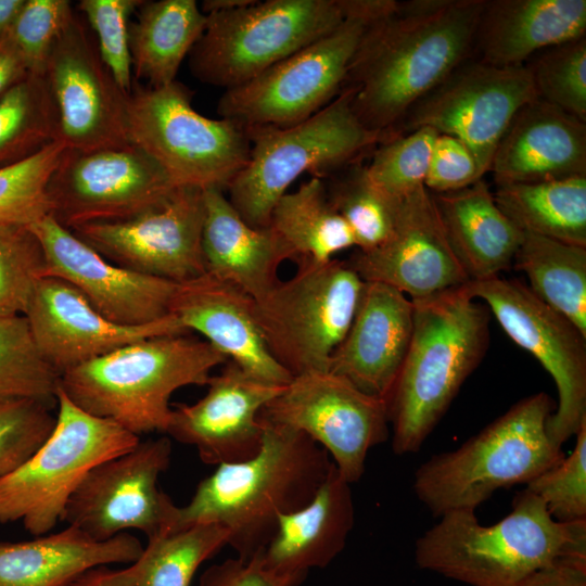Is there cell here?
I'll return each instance as SVG.
<instances>
[{"label":"cell","mask_w":586,"mask_h":586,"mask_svg":"<svg viewBox=\"0 0 586 586\" xmlns=\"http://www.w3.org/2000/svg\"><path fill=\"white\" fill-rule=\"evenodd\" d=\"M485 1H395L369 24L345 84L366 128L388 139L418 101L472 58Z\"/></svg>","instance_id":"6da1fadb"},{"label":"cell","mask_w":586,"mask_h":586,"mask_svg":"<svg viewBox=\"0 0 586 586\" xmlns=\"http://www.w3.org/2000/svg\"><path fill=\"white\" fill-rule=\"evenodd\" d=\"M260 423L257 454L218 464L186 506H173L161 533L218 524L229 532L228 545L237 558L249 561L264 551L281 514L310 501L333 466L330 456L304 433Z\"/></svg>","instance_id":"7a4b0ae2"},{"label":"cell","mask_w":586,"mask_h":586,"mask_svg":"<svg viewBox=\"0 0 586 586\" xmlns=\"http://www.w3.org/2000/svg\"><path fill=\"white\" fill-rule=\"evenodd\" d=\"M411 302L410 344L384 398L396 455L419 451L482 361L489 340V310L463 286Z\"/></svg>","instance_id":"3957f363"},{"label":"cell","mask_w":586,"mask_h":586,"mask_svg":"<svg viewBox=\"0 0 586 586\" xmlns=\"http://www.w3.org/2000/svg\"><path fill=\"white\" fill-rule=\"evenodd\" d=\"M440 518L416 540V564L469 586H517L559 559L586 557V520L556 521L526 488L493 525H482L470 510Z\"/></svg>","instance_id":"277c9868"},{"label":"cell","mask_w":586,"mask_h":586,"mask_svg":"<svg viewBox=\"0 0 586 586\" xmlns=\"http://www.w3.org/2000/svg\"><path fill=\"white\" fill-rule=\"evenodd\" d=\"M229 359L189 333L144 339L119 347L60 377L59 388L84 411L113 420L140 437L165 434L171 395L206 385L212 370Z\"/></svg>","instance_id":"5b68a950"},{"label":"cell","mask_w":586,"mask_h":586,"mask_svg":"<svg viewBox=\"0 0 586 586\" xmlns=\"http://www.w3.org/2000/svg\"><path fill=\"white\" fill-rule=\"evenodd\" d=\"M552 409L546 393L527 396L460 447L433 455L415 473L416 496L440 518L475 511L496 491L527 484L565 456L547 434Z\"/></svg>","instance_id":"8992f818"},{"label":"cell","mask_w":586,"mask_h":586,"mask_svg":"<svg viewBox=\"0 0 586 586\" xmlns=\"http://www.w3.org/2000/svg\"><path fill=\"white\" fill-rule=\"evenodd\" d=\"M353 90L344 87L309 118L286 127L246 126L249 161L227 188L228 200L252 227H269L270 214L303 174L324 178L362 161L384 141L366 128L352 107Z\"/></svg>","instance_id":"52a82bcc"},{"label":"cell","mask_w":586,"mask_h":586,"mask_svg":"<svg viewBox=\"0 0 586 586\" xmlns=\"http://www.w3.org/2000/svg\"><path fill=\"white\" fill-rule=\"evenodd\" d=\"M130 143L152 157L177 186L226 191L249 161L247 127L209 118L192 106L180 81L163 87L132 85L126 99Z\"/></svg>","instance_id":"ba28073f"},{"label":"cell","mask_w":586,"mask_h":586,"mask_svg":"<svg viewBox=\"0 0 586 586\" xmlns=\"http://www.w3.org/2000/svg\"><path fill=\"white\" fill-rule=\"evenodd\" d=\"M347 0H254L206 14L189 53L192 75L225 90L241 86L335 29Z\"/></svg>","instance_id":"9c48e42d"},{"label":"cell","mask_w":586,"mask_h":586,"mask_svg":"<svg viewBox=\"0 0 586 586\" xmlns=\"http://www.w3.org/2000/svg\"><path fill=\"white\" fill-rule=\"evenodd\" d=\"M394 2L347 0V15L331 33L250 81L225 90L218 115L244 126L286 127L309 118L344 89L369 24Z\"/></svg>","instance_id":"30bf717a"},{"label":"cell","mask_w":586,"mask_h":586,"mask_svg":"<svg viewBox=\"0 0 586 586\" xmlns=\"http://www.w3.org/2000/svg\"><path fill=\"white\" fill-rule=\"evenodd\" d=\"M55 424L42 445L0 479V523L22 522L34 536L52 531L97 464L135 447L140 437L113 420L92 416L58 388Z\"/></svg>","instance_id":"8fae6325"},{"label":"cell","mask_w":586,"mask_h":586,"mask_svg":"<svg viewBox=\"0 0 586 586\" xmlns=\"http://www.w3.org/2000/svg\"><path fill=\"white\" fill-rule=\"evenodd\" d=\"M296 264L291 278L279 280L254 300L255 320L266 346L292 377L329 371L365 285L347 260L300 259Z\"/></svg>","instance_id":"7c38bea8"},{"label":"cell","mask_w":586,"mask_h":586,"mask_svg":"<svg viewBox=\"0 0 586 586\" xmlns=\"http://www.w3.org/2000/svg\"><path fill=\"white\" fill-rule=\"evenodd\" d=\"M258 419L307 435L349 484L361 479L369 450L388 438L385 400L331 371L292 377Z\"/></svg>","instance_id":"4fadbf2b"},{"label":"cell","mask_w":586,"mask_h":586,"mask_svg":"<svg viewBox=\"0 0 586 586\" xmlns=\"http://www.w3.org/2000/svg\"><path fill=\"white\" fill-rule=\"evenodd\" d=\"M463 288L472 298L485 302L508 336L553 379L559 399L547 434L561 447L586 422V336L518 280L497 276L469 281Z\"/></svg>","instance_id":"5bb4252c"},{"label":"cell","mask_w":586,"mask_h":586,"mask_svg":"<svg viewBox=\"0 0 586 586\" xmlns=\"http://www.w3.org/2000/svg\"><path fill=\"white\" fill-rule=\"evenodd\" d=\"M536 98L525 64L497 67L470 58L418 101L388 139L422 127L454 136L471 150L484 177L513 116Z\"/></svg>","instance_id":"9a60e30c"},{"label":"cell","mask_w":586,"mask_h":586,"mask_svg":"<svg viewBox=\"0 0 586 586\" xmlns=\"http://www.w3.org/2000/svg\"><path fill=\"white\" fill-rule=\"evenodd\" d=\"M177 186L132 143L65 149L47 187L49 215L67 229L118 221L161 202Z\"/></svg>","instance_id":"2e32d148"},{"label":"cell","mask_w":586,"mask_h":586,"mask_svg":"<svg viewBox=\"0 0 586 586\" xmlns=\"http://www.w3.org/2000/svg\"><path fill=\"white\" fill-rule=\"evenodd\" d=\"M204 216L203 190L180 186L135 217L84 224L71 230L115 265L181 283L206 272Z\"/></svg>","instance_id":"e0dca14e"},{"label":"cell","mask_w":586,"mask_h":586,"mask_svg":"<svg viewBox=\"0 0 586 586\" xmlns=\"http://www.w3.org/2000/svg\"><path fill=\"white\" fill-rule=\"evenodd\" d=\"M167 436L140 441L128 451L93 467L71 496L62 521L94 540L128 530L160 534L175 505L157 486L170 464Z\"/></svg>","instance_id":"ac0fdd59"},{"label":"cell","mask_w":586,"mask_h":586,"mask_svg":"<svg viewBox=\"0 0 586 586\" xmlns=\"http://www.w3.org/2000/svg\"><path fill=\"white\" fill-rule=\"evenodd\" d=\"M58 113V140L89 151L129 143L124 92L101 59L93 34L75 13L53 43L42 73Z\"/></svg>","instance_id":"d6986e66"},{"label":"cell","mask_w":586,"mask_h":586,"mask_svg":"<svg viewBox=\"0 0 586 586\" xmlns=\"http://www.w3.org/2000/svg\"><path fill=\"white\" fill-rule=\"evenodd\" d=\"M29 227L42 246L46 276L75 286L109 320L142 326L170 315L178 283L113 264L50 215Z\"/></svg>","instance_id":"ffe728a7"},{"label":"cell","mask_w":586,"mask_h":586,"mask_svg":"<svg viewBox=\"0 0 586 586\" xmlns=\"http://www.w3.org/2000/svg\"><path fill=\"white\" fill-rule=\"evenodd\" d=\"M364 281L387 284L411 301L463 286L470 280L443 229L431 192L422 187L400 201L390 237L347 259Z\"/></svg>","instance_id":"44dd1931"},{"label":"cell","mask_w":586,"mask_h":586,"mask_svg":"<svg viewBox=\"0 0 586 586\" xmlns=\"http://www.w3.org/2000/svg\"><path fill=\"white\" fill-rule=\"evenodd\" d=\"M24 316L40 354L60 375L133 342L189 333L173 314L142 326L115 323L75 286L51 276L37 282Z\"/></svg>","instance_id":"7402d4cb"},{"label":"cell","mask_w":586,"mask_h":586,"mask_svg":"<svg viewBox=\"0 0 586 586\" xmlns=\"http://www.w3.org/2000/svg\"><path fill=\"white\" fill-rule=\"evenodd\" d=\"M209 378L205 395L193 404H176L165 435L196 448L207 464L253 457L260 448L262 408L284 385L258 380L228 360Z\"/></svg>","instance_id":"603a6c76"},{"label":"cell","mask_w":586,"mask_h":586,"mask_svg":"<svg viewBox=\"0 0 586 586\" xmlns=\"http://www.w3.org/2000/svg\"><path fill=\"white\" fill-rule=\"evenodd\" d=\"M412 329L411 300L387 284L365 281L355 316L333 352L329 371L384 399L402 368Z\"/></svg>","instance_id":"cb8c5ba5"},{"label":"cell","mask_w":586,"mask_h":586,"mask_svg":"<svg viewBox=\"0 0 586 586\" xmlns=\"http://www.w3.org/2000/svg\"><path fill=\"white\" fill-rule=\"evenodd\" d=\"M170 314L252 377L277 385L292 375L269 353L254 316V298L207 272L177 284Z\"/></svg>","instance_id":"d4e9b609"},{"label":"cell","mask_w":586,"mask_h":586,"mask_svg":"<svg viewBox=\"0 0 586 586\" xmlns=\"http://www.w3.org/2000/svg\"><path fill=\"white\" fill-rule=\"evenodd\" d=\"M496 186L586 177V123L534 99L513 116L495 150Z\"/></svg>","instance_id":"484cf974"},{"label":"cell","mask_w":586,"mask_h":586,"mask_svg":"<svg viewBox=\"0 0 586 586\" xmlns=\"http://www.w3.org/2000/svg\"><path fill=\"white\" fill-rule=\"evenodd\" d=\"M354 522L351 484L333 464L308 504L279 517L262 563L290 586H298L309 570L324 568L340 555Z\"/></svg>","instance_id":"4316f807"},{"label":"cell","mask_w":586,"mask_h":586,"mask_svg":"<svg viewBox=\"0 0 586 586\" xmlns=\"http://www.w3.org/2000/svg\"><path fill=\"white\" fill-rule=\"evenodd\" d=\"M585 35V0H486L472 58L497 67L524 65L539 51Z\"/></svg>","instance_id":"83f0119b"},{"label":"cell","mask_w":586,"mask_h":586,"mask_svg":"<svg viewBox=\"0 0 586 586\" xmlns=\"http://www.w3.org/2000/svg\"><path fill=\"white\" fill-rule=\"evenodd\" d=\"M205 216L202 251L206 272L227 281L254 300L278 282V270L294 255L270 228L250 226L220 189L203 190Z\"/></svg>","instance_id":"f1b7e54d"},{"label":"cell","mask_w":586,"mask_h":586,"mask_svg":"<svg viewBox=\"0 0 586 586\" xmlns=\"http://www.w3.org/2000/svg\"><path fill=\"white\" fill-rule=\"evenodd\" d=\"M447 241L470 281L499 276L513 264L523 232L497 206L484 179L432 193Z\"/></svg>","instance_id":"f546056e"},{"label":"cell","mask_w":586,"mask_h":586,"mask_svg":"<svg viewBox=\"0 0 586 586\" xmlns=\"http://www.w3.org/2000/svg\"><path fill=\"white\" fill-rule=\"evenodd\" d=\"M143 548L126 532L99 542L68 525L31 540L0 543V586H63L94 566L131 564Z\"/></svg>","instance_id":"4dcf8cb0"},{"label":"cell","mask_w":586,"mask_h":586,"mask_svg":"<svg viewBox=\"0 0 586 586\" xmlns=\"http://www.w3.org/2000/svg\"><path fill=\"white\" fill-rule=\"evenodd\" d=\"M205 26L206 14L194 0H143L129 23L133 78L154 88L175 81Z\"/></svg>","instance_id":"1f68e13d"},{"label":"cell","mask_w":586,"mask_h":586,"mask_svg":"<svg viewBox=\"0 0 586 586\" xmlns=\"http://www.w3.org/2000/svg\"><path fill=\"white\" fill-rule=\"evenodd\" d=\"M496 187L497 206L522 232L586 247V177Z\"/></svg>","instance_id":"d6a6232c"},{"label":"cell","mask_w":586,"mask_h":586,"mask_svg":"<svg viewBox=\"0 0 586 586\" xmlns=\"http://www.w3.org/2000/svg\"><path fill=\"white\" fill-rule=\"evenodd\" d=\"M269 227L300 259L326 263L356 247L354 234L331 204L321 178L311 177L273 206Z\"/></svg>","instance_id":"836d02e7"},{"label":"cell","mask_w":586,"mask_h":586,"mask_svg":"<svg viewBox=\"0 0 586 586\" xmlns=\"http://www.w3.org/2000/svg\"><path fill=\"white\" fill-rule=\"evenodd\" d=\"M513 265L532 293L586 336V247L525 233Z\"/></svg>","instance_id":"e575fe53"},{"label":"cell","mask_w":586,"mask_h":586,"mask_svg":"<svg viewBox=\"0 0 586 586\" xmlns=\"http://www.w3.org/2000/svg\"><path fill=\"white\" fill-rule=\"evenodd\" d=\"M54 100L43 75L29 73L0 94V168L58 140Z\"/></svg>","instance_id":"d590c367"},{"label":"cell","mask_w":586,"mask_h":586,"mask_svg":"<svg viewBox=\"0 0 586 586\" xmlns=\"http://www.w3.org/2000/svg\"><path fill=\"white\" fill-rule=\"evenodd\" d=\"M322 180L331 204L354 234L356 250L370 251L390 237L402 200L380 189L362 161L351 163Z\"/></svg>","instance_id":"8d00e7d4"},{"label":"cell","mask_w":586,"mask_h":586,"mask_svg":"<svg viewBox=\"0 0 586 586\" xmlns=\"http://www.w3.org/2000/svg\"><path fill=\"white\" fill-rule=\"evenodd\" d=\"M229 532L218 524H199L148 539L132 562L135 586H190L199 566L228 545Z\"/></svg>","instance_id":"74e56055"},{"label":"cell","mask_w":586,"mask_h":586,"mask_svg":"<svg viewBox=\"0 0 586 586\" xmlns=\"http://www.w3.org/2000/svg\"><path fill=\"white\" fill-rule=\"evenodd\" d=\"M60 377L40 354L25 316L0 317V400L56 405Z\"/></svg>","instance_id":"f35d334b"},{"label":"cell","mask_w":586,"mask_h":586,"mask_svg":"<svg viewBox=\"0 0 586 586\" xmlns=\"http://www.w3.org/2000/svg\"><path fill=\"white\" fill-rule=\"evenodd\" d=\"M525 66L538 99L586 123V36L539 51Z\"/></svg>","instance_id":"ab89813d"},{"label":"cell","mask_w":586,"mask_h":586,"mask_svg":"<svg viewBox=\"0 0 586 586\" xmlns=\"http://www.w3.org/2000/svg\"><path fill=\"white\" fill-rule=\"evenodd\" d=\"M65 149L54 141L35 155L0 168V225L30 226L49 215L47 187Z\"/></svg>","instance_id":"60d3db41"},{"label":"cell","mask_w":586,"mask_h":586,"mask_svg":"<svg viewBox=\"0 0 586 586\" xmlns=\"http://www.w3.org/2000/svg\"><path fill=\"white\" fill-rule=\"evenodd\" d=\"M437 135L434 129L422 127L379 143L366 164L371 180L397 200L424 187Z\"/></svg>","instance_id":"b9f144b4"},{"label":"cell","mask_w":586,"mask_h":586,"mask_svg":"<svg viewBox=\"0 0 586 586\" xmlns=\"http://www.w3.org/2000/svg\"><path fill=\"white\" fill-rule=\"evenodd\" d=\"M44 276L42 246L30 227L0 225V317L24 315Z\"/></svg>","instance_id":"7bdbcfd3"},{"label":"cell","mask_w":586,"mask_h":586,"mask_svg":"<svg viewBox=\"0 0 586 586\" xmlns=\"http://www.w3.org/2000/svg\"><path fill=\"white\" fill-rule=\"evenodd\" d=\"M143 0H81L78 10L85 16L102 61L118 87L126 93L133 85L129 50V23Z\"/></svg>","instance_id":"ee69618b"},{"label":"cell","mask_w":586,"mask_h":586,"mask_svg":"<svg viewBox=\"0 0 586 586\" xmlns=\"http://www.w3.org/2000/svg\"><path fill=\"white\" fill-rule=\"evenodd\" d=\"M572 453L526 484L559 522L586 520V422Z\"/></svg>","instance_id":"f6af8a7d"},{"label":"cell","mask_w":586,"mask_h":586,"mask_svg":"<svg viewBox=\"0 0 586 586\" xmlns=\"http://www.w3.org/2000/svg\"><path fill=\"white\" fill-rule=\"evenodd\" d=\"M51 406L35 399L0 400V479L28 459L55 424Z\"/></svg>","instance_id":"bcb514c9"},{"label":"cell","mask_w":586,"mask_h":586,"mask_svg":"<svg viewBox=\"0 0 586 586\" xmlns=\"http://www.w3.org/2000/svg\"><path fill=\"white\" fill-rule=\"evenodd\" d=\"M74 14L68 0H25L10 35L29 73L42 75L53 43Z\"/></svg>","instance_id":"7dc6e473"},{"label":"cell","mask_w":586,"mask_h":586,"mask_svg":"<svg viewBox=\"0 0 586 586\" xmlns=\"http://www.w3.org/2000/svg\"><path fill=\"white\" fill-rule=\"evenodd\" d=\"M471 150L460 139L438 133L430 157L424 187L432 193L463 189L482 179Z\"/></svg>","instance_id":"c3c4849f"},{"label":"cell","mask_w":586,"mask_h":586,"mask_svg":"<svg viewBox=\"0 0 586 586\" xmlns=\"http://www.w3.org/2000/svg\"><path fill=\"white\" fill-rule=\"evenodd\" d=\"M199 586H290L269 572L262 563L260 553L249 561L230 558L208 566Z\"/></svg>","instance_id":"681fc988"},{"label":"cell","mask_w":586,"mask_h":586,"mask_svg":"<svg viewBox=\"0 0 586 586\" xmlns=\"http://www.w3.org/2000/svg\"><path fill=\"white\" fill-rule=\"evenodd\" d=\"M517 586H586V557L559 559L532 572Z\"/></svg>","instance_id":"f907efd6"},{"label":"cell","mask_w":586,"mask_h":586,"mask_svg":"<svg viewBox=\"0 0 586 586\" xmlns=\"http://www.w3.org/2000/svg\"><path fill=\"white\" fill-rule=\"evenodd\" d=\"M29 74L11 35L0 39V94Z\"/></svg>","instance_id":"816d5d0a"},{"label":"cell","mask_w":586,"mask_h":586,"mask_svg":"<svg viewBox=\"0 0 586 586\" xmlns=\"http://www.w3.org/2000/svg\"><path fill=\"white\" fill-rule=\"evenodd\" d=\"M135 579L132 563L118 570L99 565L84 571L63 586H135Z\"/></svg>","instance_id":"f5cc1de1"},{"label":"cell","mask_w":586,"mask_h":586,"mask_svg":"<svg viewBox=\"0 0 586 586\" xmlns=\"http://www.w3.org/2000/svg\"><path fill=\"white\" fill-rule=\"evenodd\" d=\"M25 0H0V39L10 35Z\"/></svg>","instance_id":"db71d44e"},{"label":"cell","mask_w":586,"mask_h":586,"mask_svg":"<svg viewBox=\"0 0 586 586\" xmlns=\"http://www.w3.org/2000/svg\"><path fill=\"white\" fill-rule=\"evenodd\" d=\"M254 0H204L201 10L204 14L219 11H230L245 7Z\"/></svg>","instance_id":"11a10c76"}]
</instances>
